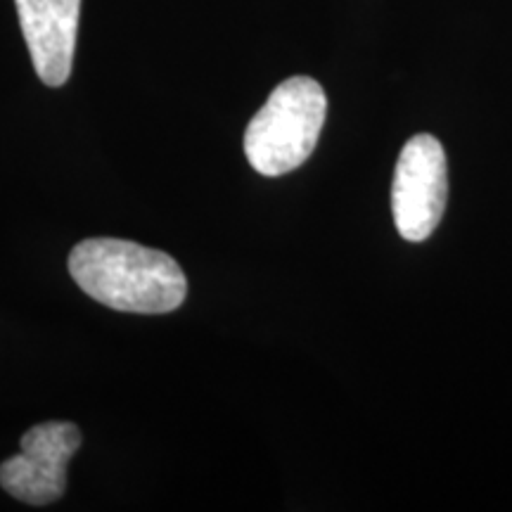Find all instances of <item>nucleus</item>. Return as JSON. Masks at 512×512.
<instances>
[{"instance_id":"obj_2","label":"nucleus","mask_w":512,"mask_h":512,"mask_svg":"<svg viewBox=\"0 0 512 512\" xmlns=\"http://www.w3.org/2000/svg\"><path fill=\"white\" fill-rule=\"evenodd\" d=\"M328 98L309 76H292L273 88L266 105L245 131V155L261 176H285L299 169L323 131Z\"/></svg>"},{"instance_id":"obj_4","label":"nucleus","mask_w":512,"mask_h":512,"mask_svg":"<svg viewBox=\"0 0 512 512\" xmlns=\"http://www.w3.org/2000/svg\"><path fill=\"white\" fill-rule=\"evenodd\" d=\"M81 446L72 422H41L22 437V451L0 465V486L17 501L48 505L67 489V465Z\"/></svg>"},{"instance_id":"obj_3","label":"nucleus","mask_w":512,"mask_h":512,"mask_svg":"<svg viewBox=\"0 0 512 512\" xmlns=\"http://www.w3.org/2000/svg\"><path fill=\"white\" fill-rule=\"evenodd\" d=\"M448 200L446 152L434 136L420 133L403 145L394 171L392 211L403 240L422 242L434 233Z\"/></svg>"},{"instance_id":"obj_1","label":"nucleus","mask_w":512,"mask_h":512,"mask_svg":"<svg viewBox=\"0 0 512 512\" xmlns=\"http://www.w3.org/2000/svg\"><path fill=\"white\" fill-rule=\"evenodd\" d=\"M69 273L95 302L126 313H169L188 294L183 268L169 254L131 240L79 242L69 254Z\"/></svg>"},{"instance_id":"obj_5","label":"nucleus","mask_w":512,"mask_h":512,"mask_svg":"<svg viewBox=\"0 0 512 512\" xmlns=\"http://www.w3.org/2000/svg\"><path fill=\"white\" fill-rule=\"evenodd\" d=\"M15 5L38 79L64 86L72 76L81 0H15Z\"/></svg>"}]
</instances>
